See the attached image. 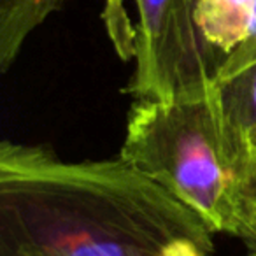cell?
Here are the masks:
<instances>
[{"instance_id": "cell-1", "label": "cell", "mask_w": 256, "mask_h": 256, "mask_svg": "<svg viewBox=\"0 0 256 256\" xmlns=\"http://www.w3.org/2000/svg\"><path fill=\"white\" fill-rule=\"evenodd\" d=\"M214 232L121 156L0 144V256H210Z\"/></svg>"}, {"instance_id": "cell-2", "label": "cell", "mask_w": 256, "mask_h": 256, "mask_svg": "<svg viewBox=\"0 0 256 256\" xmlns=\"http://www.w3.org/2000/svg\"><path fill=\"white\" fill-rule=\"evenodd\" d=\"M120 156L195 210L214 234L240 238L256 214L246 170L224 132L216 88L136 100Z\"/></svg>"}, {"instance_id": "cell-3", "label": "cell", "mask_w": 256, "mask_h": 256, "mask_svg": "<svg viewBox=\"0 0 256 256\" xmlns=\"http://www.w3.org/2000/svg\"><path fill=\"white\" fill-rule=\"evenodd\" d=\"M136 70L126 92L136 100H168L216 88L192 0H134Z\"/></svg>"}, {"instance_id": "cell-4", "label": "cell", "mask_w": 256, "mask_h": 256, "mask_svg": "<svg viewBox=\"0 0 256 256\" xmlns=\"http://www.w3.org/2000/svg\"><path fill=\"white\" fill-rule=\"evenodd\" d=\"M216 84L256 60V0H192Z\"/></svg>"}, {"instance_id": "cell-5", "label": "cell", "mask_w": 256, "mask_h": 256, "mask_svg": "<svg viewBox=\"0 0 256 256\" xmlns=\"http://www.w3.org/2000/svg\"><path fill=\"white\" fill-rule=\"evenodd\" d=\"M216 93L228 142L248 178V140L256 128V60L238 74L216 84Z\"/></svg>"}, {"instance_id": "cell-6", "label": "cell", "mask_w": 256, "mask_h": 256, "mask_svg": "<svg viewBox=\"0 0 256 256\" xmlns=\"http://www.w3.org/2000/svg\"><path fill=\"white\" fill-rule=\"evenodd\" d=\"M67 0H0V70L8 72L26 39Z\"/></svg>"}, {"instance_id": "cell-7", "label": "cell", "mask_w": 256, "mask_h": 256, "mask_svg": "<svg viewBox=\"0 0 256 256\" xmlns=\"http://www.w3.org/2000/svg\"><path fill=\"white\" fill-rule=\"evenodd\" d=\"M246 158H248L249 188H251V193L256 200V128L252 130L251 137H249V140H248V153H246Z\"/></svg>"}, {"instance_id": "cell-8", "label": "cell", "mask_w": 256, "mask_h": 256, "mask_svg": "<svg viewBox=\"0 0 256 256\" xmlns=\"http://www.w3.org/2000/svg\"><path fill=\"white\" fill-rule=\"evenodd\" d=\"M240 238L244 240V244L248 246L249 252L256 254V214L252 216V220L249 221L248 228L244 230V234H242Z\"/></svg>"}, {"instance_id": "cell-9", "label": "cell", "mask_w": 256, "mask_h": 256, "mask_svg": "<svg viewBox=\"0 0 256 256\" xmlns=\"http://www.w3.org/2000/svg\"><path fill=\"white\" fill-rule=\"evenodd\" d=\"M249 256H256V254H252V252H249Z\"/></svg>"}]
</instances>
